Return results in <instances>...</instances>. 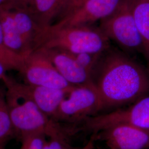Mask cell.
<instances>
[{
    "label": "cell",
    "instance_id": "277c9868",
    "mask_svg": "<svg viewBox=\"0 0 149 149\" xmlns=\"http://www.w3.org/2000/svg\"><path fill=\"white\" fill-rule=\"evenodd\" d=\"M99 28L110 41L123 50L143 53L142 41L133 12V0H121L113 12L100 21Z\"/></svg>",
    "mask_w": 149,
    "mask_h": 149
},
{
    "label": "cell",
    "instance_id": "3957f363",
    "mask_svg": "<svg viewBox=\"0 0 149 149\" xmlns=\"http://www.w3.org/2000/svg\"><path fill=\"white\" fill-rule=\"evenodd\" d=\"M4 82L7 88L6 101L16 134L21 137L29 134H42L49 138L67 139L63 127L42 112L30 98L19 90L14 81L8 77Z\"/></svg>",
    "mask_w": 149,
    "mask_h": 149
},
{
    "label": "cell",
    "instance_id": "e0dca14e",
    "mask_svg": "<svg viewBox=\"0 0 149 149\" xmlns=\"http://www.w3.org/2000/svg\"><path fill=\"white\" fill-rule=\"evenodd\" d=\"M26 58L12 52L4 45H0V63L8 70L21 72L23 69Z\"/></svg>",
    "mask_w": 149,
    "mask_h": 149
},
{
    "label": "cell",
    "instance_id": "5bb4252c",
    "mask_svg": "<svg viewBox=\"0 0 149 149\" xmlns=\"http://www.w3.org/2000/svg\"><path fill=\"white\" fill-rule=\"evenodd\" d=\"M68 0H32L29 10L39 29L53 24L63 11Z\"/></svg>",
    "mask_w": 149,
    "mask_h": 149
},
{
    "label": "cell",
    "instance_id": "603a6c76",
    "mask_svg": "<svg viewBox=\"0 0 149 149\" xmlns=\"http://www.w3.org/2000/svg\"><path fill=\"white\" fill-rule=\"evenodd\" d=\"M13 0H0V8L12 3Z\"/></svg>",
    "mask_w": 149,
    "mask_h": 149
},
{
    "label": "cell",
    "instance_id": "ffe728a7",
    "mask_svg": "<svg viewBox=\"0 0 149 149\" xmlns=\"http://www.w3.org/2000/svg\"><path fill=\"white\" fill-rule=\"evenodd\" d=\"M86 0H68L67 2L64 7V10L61 12L60 16H59L58 19L62 16L67 14L70 12L72 11L77 7L81 5L84 2H85Z\"/></svg>",
    "mask_w": 149,
    "mask_h": 149
},
{
    "label": "cell",
    "instance_id": "5b68a950",
    "mask_svg": "<svg viewBox=\"0 0 149 149\" xmlns=\"http://www.w3.org/2000/svg\"><path fill=\"white\" fill-rule=\"evenodd\" d=\"M103 111L101 100L92 83L74 86L68 92L54 119L57 122L84 120Z\"/></svg>",
    "mask_w": 149,
    "mask_h": 149
},
{
    "label": "cell",
    "instance_id": "30bf717a",
    "mask_svg": "<svg viewBox=\"0 0 149 149\" xmlns=\"http://www.w3.org/2000/svg\"><path fill=\"white\" fill-rule=\"evenodd\" d=\"M36 50L42 53L50 61L70 85H82L91 82V74L80 67L73 54L58 49L40 48Z\"/></svg>",
    "mask_w": 149,
    "mask_h": 149
},
{
    "label": "cell",
    "instance_id": "d6986e66",
    "mask_svg": "<svg viewBox=\"0 0 149 149\" xmlns=\"http://www.w3.org/2000/svg\"><path fill=\"white\" fill-rule=\"evenodd\" d=\"M42 149H71L67 139L49 138L47 140Z\"/></svg>",
    "mask_w": 149,
    "mask_h": 149
},
{
    "label": "cell",
    "instance_id": "8fae6325",
    "mask_svg": "<svg viewBox=\"0 0 149 149\" xmlns=\"http://www.w3.org/2000/svg\"><path fill=\"white\" fill-rule=\"evenodd\" d=\"M16 87L30 98L39 108L49 117L54 119L69 89L31 85L14 81Z\"/></svg>",
    "mask_w": 149,
    "mask_h": 149
},
{
    "label": "cell",
    "instance_id": "6da1fadb",
    "mask_svg": "<svg viewBox=\"0 0 149 149\" xmlns=\"http://www.w3.org/2000/svg\"><path fill=\"white\" fill-rule=\"evenodd\" d=\"M103 110L132 103L149 94V74L124 53L109 48L91 73Z\"/></svg>",
    "mask_w": 149,
    "mask_h": 149
},
{
    "label": "cell",
    "instance_id": "7402d4cb",
    "mask_svg": "<svg viewBox=\"0 0 149 149\" xmlns=\"http://www.w3.org/2000/svg\"><path fill=\"white\" fill-rule=\"evenodd\" d=\"M7 70L5 66L0 63V80H2L4 82L7 79L8 77L6 76V71Z\"/></svg>",
    "mask_w": 149,
    "mask_h": 149
},
{
    "label": "cell",
    "instance_id": "8992f818",
    "mask_svg": "<svg viewBox=\"0 0 149 149\" xmlns=\"http://www.w3.org/2000/svg\"><path fill=\"white\" fill-rule=\"evenodd\" d=\"M133 103L127 108L87 118L84 120V127L98 133L116 124H128L149 130V94Z\"/></svg>",
    "mask_w": 149,
    "mask_h": 149
},
{
    "label": "cell",
    "instance_id": "9c48e42d",
    "mask_svg": "<svg viewBox=\"0 0 149 149\" xmlns=\"http://www.w3.org/2000/svg\"><path fill=\"white\" fill-rule=\"evenodd\" d=\"M101 132L109 149L149 148V130L128 124H118Z\"/></svg>",
    "mask_w": 149,
    "mask_h": 149
},
{
    "label": "cell",
    "instance_id": "52a82bcc",
    "mask_svg": "<svg viewBox=\"0 0 149 149\" xmlns=\"http://www.w3.org/2000/svg\"><path fill=\"white\" fill-rule=\"evenodd\" d=\"M25 83L33 86L59 89H69L70 85L60 74L50 61L40 51L34 50L25 59L20 72Z\"/></svg>",
    "mask_w": 149,
    "mask_h": 149
},
{
    "label": "cell",
    "instance_id": "ba28073f",
    "mask_svg": "<svg viewBox=\"0 0 149 149\" xmlns=\"http://www.w3.org/2000/svg\"><path fill=\"white\" fill-rule=\"evenodd\" d=\"M121 0H86L52 24L56 27L91 26L109 16ZM52 25V24H51Z\"/></svg>",
    "mask_w": 149,
    "mask_h": 149
},
{
    "label": "cell",
    "instance_id": "7c38bea8",
    "mask_svg": "<svg viewBox=\"0 0 149 149\" xmlns=\"http://www.w3.org/2000/svg\"><path fill=\"white\" fill-rule=\"evenodd\" d=\"M0 23L3 45L12 52L26 58L33 52L24 41L6 6L0 8Z\"/></svg>",
    "mask_w": 149,
    "mask_h": 149
},
{
    "label": "cell",
    "instance_id": "9a60e30c",
    "mask_svg": "<svg viewBox=\"0 0 149 149\" xmlns=\"http://www.w3.org/2000/svg\"><path fill=\"white\" fill-rule=\"evenodd\" d=\"M133 12L142 41L143 53L149 63V0H133Z\"/></svg>",
    "mask_w": 149,
    "mask_h": 149
},
{
    "label": "cell",
    "instance_id": "d4e9b609",
    "mask_svg": "<svg viewBox=\"0 0 149 149\" xmlns=\"http://www.w3.org/2000/svg\"><path fill=\"white\" fill-rule=\"evenodd\" d=\"M5 144L4 143H0V149H4Z\"/></svg>",
    "mask_w": 149,
    "mask_h": 149
},
{
    "label": "cell",
    "instance_id": "7a4b0ae2",
    "mask_svg": "<svg viewBox=\"0 0 149 149\" xmlns=\"http://www.w3.org/2000/svg\"><path fill=\"white\" fill-rule=\"evenodd\" d=\"M110 42L99 27L92 25L59 27L52 24L39 30L33 51L43 48L72 54H101L111 47Z\"/></svg>",
    "mask_w": 149,
    "mask_h": 149
},
{
    "label": "cell",
    "instance_id": "ac0fdd59",
    "mask_svg": "<svg viewBox=\"0 0 149 149\" xmlns=\"http://www.w3.org/2000/svg\"><path fill=\"white\" fill-rule=\"evenodd\" d=\"M42 134H29L21 137V145L19 149H42L47 140Z\"/></svg>",
    "mask_w": 149,
    "mask_h": 149
},
{
    "label": "cell",
    "instance_id": "44dd1931",
    "mask_svg": "<svg viewBox=\"0 0 149 149\" xmlns=\"http://www.w3.org/2000/svg\"><path fill=\"white\" fill-rule=\"evenodd\" d=\"M32 0H13L12 3L29 8Z\"/></svg>",
    "mask_w": 149,
    "mask_h": 149
},
{
    "label": "cell",
    "instance_id": "cb8c5ba5",
    "mask_svg": "<svg viewBox=\"0 0 149 149\" xmlns=\"http://www.w3.org/2000/svg\"><path fill=\"white\" fill-rule=\"evenodd\" d=\"M0 45H4L3 42V36H2V31L1 23H0Z\"/></svg>",
    "mask_w": 149,
    "mask_h": 149
},
{
    "label": "cell",
    "instance_id": "4fadbf2b",
    "mask_svg": "<svg viewBox=\"0 0 149 149\" xmlns=\"http://www.w3.org/2000/svg\"><path fill=\"white\" fill-rule=\"evenodd\" d=\"M26 44L33 52V45L39 28L28 7L10 4L6 6Z\"/></svg>",
    "mask_w": 149,
    "mask_h": 149
},
{
    "label": "cell",
    "instance_id": "2e32d148",
    "mask_svg": "<svg viewBox=\"0 0 149 149\" xmlns=\"http://www.w3.org/2000/svg\"><path fill=\"white\" fill-rule=\"evenodd\" d=\"M16 134L6 100L0 97V143H4Z\"/></svg>",
    "mask_w": 149,
    "mask_h": 149
}]
</instances>
